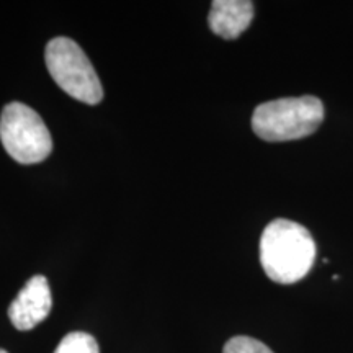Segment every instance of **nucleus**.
Wrapping results in <instances>:
<instances>
[{
    "label": "nucleus",
    "instance_id": "1",
    "mask_svg": "<svg viewBox=\"0 0 353 353\" xmlns=\"http://www.w3.org/2000/svg\"><path fill=\"white\" fill-rule=\"evenodd\" d=\"M316 260V242L299 223L275 219L260 237V263L272 281L291 285L311 272Z\"/></svg>",
    "mask_w": 353,
    "mask_h": 353
},
{
    "label": "nucleus",
    "instance_id": "2",
    "mask_svg": "<svg viewBox=\"0 0 353 353\" xmlns=\"http://www.w3.org/2000/svg\"><path fill=\"white\" fill-rule=\"evenodd\" d=\"M324 120V105L317 97H288L259 105L252 130L260 139L283 143L312 134Z\"/></svg>",
    "mask_w": 353,
    "mask_h": 353
},
{
    "label": "nucleus",
    "instance_id": "3",
    "mask_svg": "<svg viewBox=\"0 0 353 353\" xmlns=\"http://www.w3.org/2000/svg\"><path fill=\"white\" fill-rule=\"evenodd\" d=\"M44 61L52 81L72 99L87 105H97L103 100L100 79L76 41L65 37L51 39L44 52Z\"/></svg>",
    "mask_w": 353,
    "mask_h": 353
},
{
    "label": "nucleus",
    "instance_id": "4",
    "mask_svg": "<svg viewBox=\"0 0 353 353\" xmlns=\"http://www.w3.org/2000/svg\"><path fill=\"white\" fill-rule=\"evenodd\" d=\"M0 141L8 156L19 164H39L50 157L52 139L43 118L20 101L3 107L0 117Z\"/></svg>",
    "mask_w": 353,
    "mask_h": 353
},
{
    "label": "nucleus",
    "instance_id": "5",
    "mask_svg": "<svg viewBox=\"0 0 353 353\" xmlns=\"http://www.w3.org/2000/svg\"><path fill=\"white\" fill-rule=\"evenodd\" d=\"M51 307V288L46 276L34 275L8 306V317L15 329L32 330L50 316Z\"/></svg>",
    "mask_w": 353,
    "mask_h": 353
},
{
    "label": "nucleus",
    "instance_id": "6",
    "mask_svg": "<svg viewBox=\"0 0 353 353\" xmlns=\"http://www.w3.org/2000/svg\"><path fill=\"white\" fill-rule=\"evenodd\" d=\"M254 19L250 0H214L211 3L208 25L211 32L224 39H236L249 28Z\"/></svg>",
    "mask_w": 353,
    "mask_h": 353
},
{
    "label": "nucleus",
    "instance_id": "7",
    "mask_svg": "<svg viewBox=\"0 0 353 353\" xmlns=\"http://www.w3.org/2000/svg\"><path fill=\"white\" fill-rule=\"evenodd\" d=\"M54 353H100V347L90 334L70 332L59 342Z\"/></svg>",
    "mask_w": 353,
    "mask_h": 353
},
{
    "label": "nucleus",
    "instance_id": "8",
    "mask_svg": "<svg viewBox=\"0 0 353 353\" xmlns=\"http://www.w3.org/2000/svg\"><path fill=\"white\" fill-rule=\"evenodd\" d=\"M223 353H273L265 343H262L257 339L245 337V335H237L228 341L224 345Z\"/></svg>",
    "mask_w": 353,
    "mask_h": 353
},
{
    "label": "nucleus",
    "instance_id": "9",
    "mask_svg": "<svg viewBox=\"0 0 353 353\" xmlns=\"http://www.w3.org/2000/svg\"><path fill=\"white\" fill-rule=\"evenodd\" d=\"M0 353H7L6 350H2V348H0Z\"/></svg>",
    "mask_w": 353,
    "mask_h": 353
}]
</instances>
